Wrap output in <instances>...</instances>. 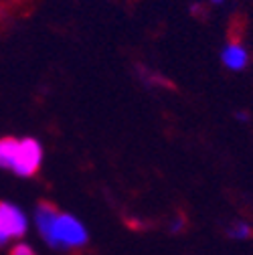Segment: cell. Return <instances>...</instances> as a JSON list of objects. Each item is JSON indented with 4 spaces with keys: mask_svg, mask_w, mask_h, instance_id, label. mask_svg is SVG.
Returning <instances> with one entry per match:
<instances>
[{
    "mask_svg": "<svg viewBox=\"0 0 253 255\" xmlns=\"http://www.w3.org/2000/svg\"><path fill=\"white\" fill-rule=\"evenodd\" d=\"M35 227L41 239L53 249L73 251L85 247L89 241L87 227L83 225L81 219H77L71 213H63L49 203H41L37 207Z\"/></svg>",
    "mask_w": 253,
    "mask_h": 255,
    "instance_id": "cell-1",
    "label": "cell"
},
{
    "mask_svg": "<svg viewBox=\"0 0 253 255\" xmlns=\"http://www.w3.org/2000/svg\"><path fill=\"white\" fill-rule=\"evenodd\" d=\"M43 146L37 138H0V168L20 178L35 176L43 164Z\"/></svg>",
    "mask_w": 253,
    "mask_h": 255,
    "instance_id": "cell-2",
    "label": "cell"
},
{
    "mask_svg": "<svg viewBox=\"0 0 253 255\" xmlns=\"http://www.w3.org/2000/svg\"><path fill=\"white\" fill-rule=\"evenodd\" d=\"M28 231V215L14 203L0 201V247L22 239Z\"/></svg>",
    "mask_w": 253,
    "mask_h": 255,
    "instance_id": "cell-3",
    "label": "cell"
},
{
    "mask_svg": "<svg viewBox=\"0 0 253 255\" xmlns=\"http://www.w3.org/2000/svg\"><path fill=\"white\" fill-rule=\"evenodd\" d=\"M221 63L229 71H243L249 65V51L241 43H227L221 51Z\"/></svg>",
    "mask_w": 253,
    "mask_h": 255,
    "instance_id": "cell-4",
    "label": "cell"
},
{
    "mask_svg": "<svg viewBox=\"0 0 253 255\" xmlns=\"http://www.w3.org/2000/svg\"><path fill=\"white\" fill-rule=\"evenodd\" d=\"M227 235L231 239H249L253 235V229L247 221H235L233 225L227 229Z\"/></svg>",
    "mask_w": 253,
    "mask_h": 255,
    "instance_id": "cell-5",
    "label": "cell"
},
{
    "mask_svg": "<svg viewBox=\"0 0 253 255\" xmlns=\"http://www.w3.org/2000/svg\"><path fill=\"white\" fill-rule=\"evenodd\" d=\"M10 255H37L33 245H28L26 241H16L10 249Z\"/></svg>",
    "mask_w": 253,
    "mask_h": 255,
    "instance_id": "cell-6",
    "label": "cell"
},
{
    "mask_svg": "<svg viewBox=\"0 0 253 255\" xmlns=\"http://www.w3.org/2000/svg\"><path fill=\"white\" fill-rule=\"evenodd\" d=\"M223 2V0H211V4H221Z\"/></svg>",
    "mask_w": 253,
    "mask_h": 255,
    "instance_id": "cell-7",
    "label": "cell"
}]
</instances>
